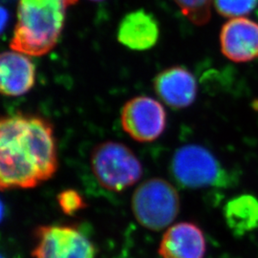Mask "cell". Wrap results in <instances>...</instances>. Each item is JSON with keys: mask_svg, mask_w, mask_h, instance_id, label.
<instances>
[{"mask_svg": "<svg viewBox=\"0 0 258 258\" xmlns=\"http://www.w3.org/2000/svg\"><path fill=\"white\" fill-rule=\"evenodd\" d=\"M131 209L141 226L159 231L172 225L180 211L179 194L173 184L151 178L138 185L132 195Z\"/></svg>", "mask_w": 258, "mask_h": 258, "instance_id": "3957f363", "label": "cell"}, {"mask_svg": "<svg viewBox=\"0 0 258 258\" xmlns=\"http://www.w3.org/2000/svg\"><path fill=\"white\" fill-rule=\"evenodd\" d=\"M78 0H19L18 21L10 47L33 56L55 48L64 27L67 10Z\"/></svg>", "mask_w": 258, "mask_h": 258, "instance_id": "7a4b0ae2", "label": "cell"}, {"mask_svg": "<svg viewBox=\"0 0 258 258\" xmlns=\"http://www.w3.org/2000/svg\"><path fill=\"white\" fill-rule=\"evenodd\" d=\"M213 3L219 15L231 19L249 15L257 6L258 0H214Z\"/></svg>", "mask_w": 258, "mask_h": 258, "instance_id": "9a60e30c", "label": "cell"}, {"mask_svg": "<svg viewBox=\"0 0 258 258\" xmlns=\"http://www.w3.org/2000/svg\"><path fill=\"white\" fill-rule=\"evenodd\" d=\"M56 201L61 212L67 216H74L86 208L83 195L73 188H67L56 196Z\"/></svg>", "mask_w": 258, "mask_h": 258, "instance_id": "2e32d148", "label": "cell"}, {"mask_svg": "<svg viewBox=\"0 0 258 258\" xmlns=\"http://www.w3.org/2000/svg\"><path fill=\"white\" fill-rule=\"evenodd\" d=\"M91 169L99 184L107 190L120 192L137 184L143 176V166L135 153L125 145L107 141L92 150Z\"/></svg>", "mask_w": 258, "mask_h": 258, "instance_id": "277c9868", "label": "cell"}, {"mask_svg": "<svg viewBox=\"0 0 258 258\" xmlns=\"http://www.w3.org/2000/svg\"><path fill=\"white\" fill-rule=\"evenodd\" d=\"M122 129L139 143H151L166 127V112L155 99L138 96L124 103L120 111Z\"/></svg>", "mask_w": 258, "mask_h": 258, "instance_id": "52a82bcc", "label": "cell"}, {"mask_svg": "<svg viewBox=\"0 0 258 258\" xmlns=\"http://www.w3.org/2000/svg\"><path fill=\"white\" fill-rule=\"evenodd\" d=\"M153 86L161 101L174 109L191 105L198 91L195 77L183 66H172L160 72L154 78Z\"/></svg>", "mask_w": 258, "mask_h": 258, "instance_id": "9c48e42d", "label": "cell"}, {"mask_svg": "<svg viewBox=\"0 0 258 258\" xmlns=\"http://www.w3.org/2000/svg\"><path fill=\"white\" fill-rule=\"evenodd\" d=\"M34 258H95L92 241L77 227L70 225H42L35 233Z\"/></svg>", "mask_w": 258, "mask_h": 258, "instance_id": "8992f818", "label": "cell"}, {"mask_svg": "<svg viewBox=\"0 0 258 258\" xmlns=\"http://www.w3.org/2000/svg\"><path fill=\"white\" fill-rule=\"evenodd\" d=\"M36 83V67L30 55L5 51L0 57V91L6 97L27 94Z\"/></svg>", "mask_w": 258, "mask_h": 258, "instance_id": "8fae6325", "label": "cell"}, {"mask_svg": "<svg viewBox=\"0 0 258 258\" xmlns=\"http://www.w3.org/2000/svg\"><path fill=\"white\" fill-rule=\"evenodd\" d=\"M182 14L195 25L207 24L212 17V6L214 0H173Z\"/></svg>", "mask_w": 258, "mask_h": 258, "instance_id": "5bb4252c", "label": "cell"}, {"mask_svg": "<svg viewBox=\"0 0 258 258\" xmlns=\"http://www.w3.org/2000/svg\"><path fill=\"white\" fill-rule=\"evenodd\" d=\"M162 258H204L207 241L202 229L194 222H180L168 227L160 241Z\"/></svg>", "mask_w": 258, "mask_h": 258, "instance_id": "30bf717a", "label": "cell"}, {"mask_svg": "<svg viewBox=\"0 0 258 258\" xmlns=\"http://www.w3.org/2000/svg\"><path fill=\"white\" fill-rule=\"evenodd\" d=\"M226 223L232 233L243 236L258 228V199L251 194H241L224 208Z\"/></svg>", "mask_w": 258, "mask_h": 258, "instance_id": "4fadbf2b", "label": "cell"}, {"mask_svg": "<svg viewBox=\"0 0 258 258\" xmlns=\"http://www.w3.org/2000/svg\"><path fill=\"white\" fill-rule=\"evenodd\" d=\"M90 1H94V2H100V1H103V0H90Z\"/></svg>", "mask_w": 258, "mask_h": 258, "instance_id": "ac0fdd59", "label": "cell"}, {"mask_svg": "<svg viewBox=\"0 0 258 258\" xmlns=\"http://www.w3.org/2000/svg\"><path fill=\"white\" fill-rule=\"evenodd\" d=\"M170 171L184 188L200 189L229 184V176L220 162L199 145L188 144L178 148L171 159Z\"/></svg>", "mask_w": 258, "mask_h": 258, "instance_id": "5b68a950", "label": "cell"}, {"mask_svg": "<svg viewBox=\"0 0 258 258\" xmlns=\"http://www.w3.org/2000/svg\"><path fill=\"white\" fill-rule=\"evenodd\" d=\"M223 55L234 62H248L258 57V24L246 18L231 19L222 27Z\"/></svg>", "mask_w": 258, "mask_h": 258, "instance_id": "ba28073f", "label": "cell"}, {"mask_svg": "<svg viewBox=\"0 0 258 258\" xmlns=\"http://www.w3.org/2000/svg\"><path fill=\"white\" fill-rule=\"evenodd\" d=\"M1 16H2V26H1V29H2V31L4 30V25H5V23H6V17H8V14L6 13V11L4 8H2V14H1Z\"/></svg>", "mask_w": 258, "mask_h": 258, "instance_id": "e0dca14e", "label": "cell"}, {"mask_svg": "<svg viewBox=\"0 0 258 258\" xmlns=\"http://www.w3.org/2000/svg\"><path fill=\"white\" fill-rule=\"evenodd\" d=\"M58 167L54 128L41 116L18 112L0 121V187L33 188Z\"/></svg>", "mask_w": 258, "mask_h": 258, "instance_id": "6da1fadb", "label": "cell"}, {"mask_svg": "<svg viewBox=\"0 0 258 258\" xmlns=\"http://www.w3.org/2000/svg\"><path fill=\"white\" fill-rule=\"evenodd\" d=\"M160 28L155 18L145 10L127 14L119 24L117 37L120 44L134 51H146L159 39Z\"/></svg>", "mask_w": 258, "mask_h": 258, "instance_id": "7c38bea8", "label": "cell"}]
</instances>
